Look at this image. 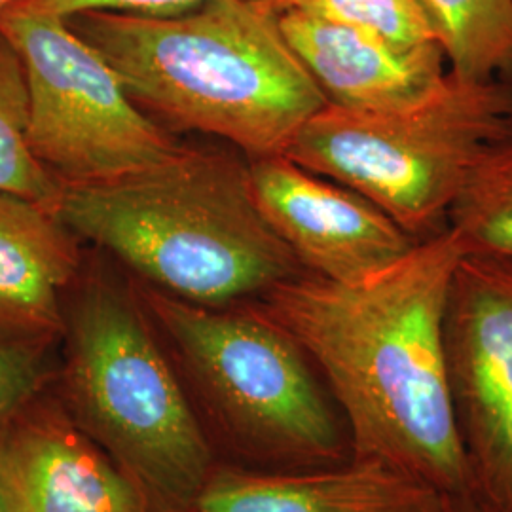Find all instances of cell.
Masks as SVG:
<instances>
[{
  "mask_svg": "<svg viewBox=\"0 0 512 512\" xmlns=\"http://www.w3.org/2000/svg\"><path fill=\"white\" fill-rule=\"evenodd\" d=\"M461 251L448 228L359 283L294 275L251 304L306 353L348 427L349 459L448 497L475 494L444 361V311Z\"/></svg>",
  "mask_w": 512,
  "mask_h": 512,
  "instance_id": "cell-1",
  "label": "cell"
},
{
  "mask_svg": "<svg viewBox=\"0 0 512 512\" xmlns=\"http://www.w3.org/2000/svg\"><path fill=\"white\" fill-rule=\"evenodd\" d=\"M67 21L141 109L220 137L251 160L285 154L327 105L279 14L258 0H211L173 16L86 12Z\"/></svg>",
  "mask_w": 512,
  "mask_h": 512,
  "instance_id": "cell-2",
  "label": "cell"
},
{
  "mask_svg": "<svg viewBox=\"0 0 512 512\" xmlns=\"http://www.w3.org/2000/svg\"><path fill=\"white\" fill-rule=\"evenodd\" d=\"M57 217L200 306L226 308L304 272L264 219L249 164L228 152L183 147L143 171L63 186Z\"/></svg>",
  "mask_w": 512,
  "mask_h": 512,
  "instance_id": "cell-3",
  "label": "cell"
},
{
  "mask_svg": "<svg viewBox=\"0 0 512 512\" xmlns=\"http://www.w3.org/2000/svg\"><path fill=\"white\" fill-rule=\"evenodd\" d=\"M57 397L78 427L143 490L152 512H194L211 442L139 302L93 279L65 321Z\"/></svg>",
  "mask_w": 512,
  "mask_h": 512,
  "instance_id": "cell-4",
  "label": "cell"
},
{
  "mask_svg": "<svg viewBox=\"0 0 512 512\" xmlns=\"http://www.w3.org/2000/svg\"><path fill=\"white\" fill-rule=\"evenodd\" d=\"M512 137V78L450 73L403 109L325 105L283 156L378 205L412 236L446 228V215L478 164Z\"/></svg>",
  "mask_w": 512,
  "mask_h": 512,
  "instance_id": "cell-5",
  "label": "cell"
},
{
  "mask_svg": "<svg viewBox=\"0 0 512 512\" xmlns=\"http://www.w3.org/2000/svg\"><path fill=\"white\" fill-rule=\"evenodd\" d=\"M141 298L181 355L205 416L239 456L277 471L348 461L340 420L285 330L253 306L209 308L156 287Z\"/></svg>",
  "mask_w": 512,
  "mask_h": 512,
  "instance_id": "cell-6",
  "label": "cell"
},
{
  "mask_svg": "<svg viewBox=\"0 0 512 512\" xmlns=\"http://www.w3.org/2000/svg\"><path fill=\"white\" fill-rule=\"evenodd\" d=\"M0 35L25 71L27 143L63 186L118 179L183 148L148 118L109 61L67 19L8 8L0 14Z\"/></svg>",
  "mask_w": 512,
  "mask_h": 512,
  "instance_id": "cell-7",
  "label": "cell"
},
{
  "mask_svg": "<svg viewBox=\"0 0 512 512\" xmlns=\"http://www.w3.org/2000/svg\"><path fill=\"white\" fill-rule=\"evenodd\" d=\"M442 338L475 494L512 512V275L461 256Z\"/></svg>",
  "mask_w": 512,
  "mask_h": 512,
  "instance_id": "cell-8",
  "label": "cell"
},
{
  "mask_svg": "<svg viewBox=\"0 0 512 512\" xmlns=\"http://www.w3.org/2000/svg\"><path fill=\"white\" fill-rule=\"evenodd\" d=\"M249 171L264 219L308 274L359 283L420 243L359 192L283 154L253 158Z\"/></svg>",
  "mask_w": 512,
  "mask_h": 512,
  "instance_id": "cell-9",
  "label": "cell"
},
{
  "mask_svg": "<svg viewBox=\"0 0 512 512\" xmlns=\"http://www.w3.org/2000/svg\"><path fill=\"white\" fill-rule=\"evenodd\" d=\"M2 512H152L143 490L90 439L52 384L0 427Z\"/></svg>",
  "mask_w": 512,
  "mask_h": 512,
  "instance_id": "cell-10",
  "label": "cell"
},
{
  "mask_svg": "<svg viewBox=\"0 0 512 512\" xmlns=\"http://www.w3.org/2000/svg\"><path fill=\"white\" fill-rule=\"evenodd\" d=\"M279 25L327 103L340 109H403L433 92L448 74L440 44L399 46L300 10L279 12Z\"/></svg>",
  "mask_w": 512,
  "mask_h": 512,
  "instance_id": "cell-11",
  "label": "cell"
},
{
  "mask_svg": "<svg viewBox=\"0 0 512 512\" xmlns=\"http://www.w3.org/2000/svg\"><path fill=\"white\" fill-rule=\"evenodd\" d=\"M448 495L378 463L294 471L217 465L194 512H446Z\"/></svg>",
  "mask_w": 512,
  "mask_h": 512,
  "instance_id": "cell-12",
  "label": "cell"
},
{
  "mask_svg": "<svg viewBox=\"0 0 512 512\" xmlns=\"http://www.w3.org/2000/svg\"><path fill=\"white\" fill-rule=\"evenodd\" d=\"M80 266L54 211L0 192V334L50 346L65 334L61 296Z\"/></svg>",
  "mask_w": 512,
  "mask_h": 512,
  "instance_id": "cell-13",
  "label": "cell"
},
{
  "mask_svg": "<svg viewBox=\"0 0 512 512\" xmlns=\"http://www.w3.org/2000/svg\"><path fill=\"white\" fill-rule=\"evenodd\" d=\"M461 256L512 275V137L478 164L446 215Z\"/></svg>",
  "mask_w": 512,
  "mask_h": 512,
  "instance_id": "cell-14",
  "label": "cell"
},
{
  "mask_svg": "<svg viewBox=\"0 0 512 512\" xmlns=\"http://www.w3.org/2000/svg\"><path fill=\"white\" fill-rule=\"evenodd\" d=\"M448 71L486 80L512 76V0H427Z\"/></svg>",
  "mask_w": 512,
  "mask_h": 512,
  "instance_id": "cell-15",
  "label": "cell"
},
{
  "mask_svg": "<svg viewBox=\"0 0 512 512\" xmlns=\"http://www.w3.org/2000/svg\"><path fill=\"white\" fill-rule=\"evenodd\" d=\"M29 93L21 59L0 35V192L54 211L63 184L40 164L27 143Z\"/></svg>",
  "mask_w": 512,
  "mask_h": 512,
  "instance_id": "cell-16",
  "label": "cell"
},
{
  "mask_svg": "<svg viewBox=\"0 0 512 512\" xmlns=\"http://www.w3.org/2000/svg\"><path fill=\"white\" fill-rule=\"evenodd\" d=\"M274 10H300L399 46L440 44L427 0H279Z\"/></svg>",
  "mask_w": 512,
  "mask_h": 512,
  "instance_id": "cell-17",
  "label": "cell"
},
{
  "mask_svg": "<svg viewBox=\"0 0 512 512\" xmlns=\"http://www.w3.org/2000/svg\"><path fill=\"white\" fill-rule=\"evenodd\" d=\"M46 349L0 334V427L21 404L54 382Z\"/></svg>",
  "mask_w": 512,
  "mask_h": 512,
  "instance_id": "cell-18",
  "label": "cell"
},
{
  "mask_svg": "<svg viewBox=\"0 0 512 512\" xmlns=\"http://www.w3.org/2000/svg\"><path fill=\"white\" fill-rule=\"evenodd\" d=\"M211 0H18L10 8L73 19L86 12H114L137 16H173L198 8Z\"/></svg>",
  "mask_w": 512,
  "mask_h": 512,
  "instance_id": "cell-19",
  "label": "cell"
},
{
  "mask_svg": "<svg viewBox=\"0 0 512 512\" xmlns=\"http://www.w3.org/2000/svg\"><path fill=\"white\" fill-rule=\"evenodd\" d=\"M446 512H499L494 507H490L484 499H480L476 494L458 495L450 497L448 501V511Z\"/></svg>",
  "mask_w": 512,
  "mask_h": 512,
  "instance_id": "cell-20",
  "label": "cell"
},
{
  "mask_svg": "<svg viewBox=\"0 0 512 512\" xmlns=\"http://www.w3.org/2000/svg\"><path fill=\"white\" fill-rule=\"evenodd\" d=\"M18 0H0V14L4 12V10H8L10 6H14Z\"/></svg>",
  "mask_w": 512,
  "mask_h": 512,
  "instance_id": "cell-21",
  "label": "cell"
},
{
  "mask_svg": "<svg viewBox=\"0 0 512 512\" xmlns=\"http://www.w3.org/2000/svg\"><path fill=\"white\" fill-rule=\"evenodd\" d=\"M258 2H264V4H268L270 8H275V4H277L279 0H258Z\"/></svg>",
  "mask_w": 512,
  "mask_h": 512,
  "instance_id": "cell-22",
  "label": "cell"
},
{
  "mask_svg": "<svg viewBox=\"0 0 512 512\" xmlns=\"http://www.w3.org/2000/svg\"><path fill=\"white\" fill-rule=\"evenodd\" d=\"M0 512H2V505H0Z\"/></svg>",
  "mask_w": 512,
  "mask_h": 512,
  "instance_id": "cell-23",
  "label": "cell"
}]
</instances>
